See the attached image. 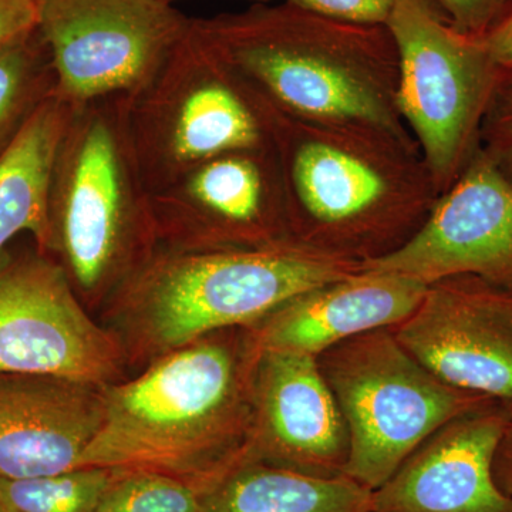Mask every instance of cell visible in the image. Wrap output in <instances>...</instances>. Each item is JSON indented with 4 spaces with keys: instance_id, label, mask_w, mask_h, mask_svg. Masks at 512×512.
Masks as SVG:
<instances>
[{
    "instance_id": "obj_1",
    "label": "cell",
    "mask_w": 512,
    "mask_h": 512,
    "mask_svg": "<svg viewBox=\"0 0 512 512\" xmlns=\"http://www.w3.org/2000/svg\"><path fill=\"white\" fill-rule=\"evenodd\" d=\"M255 359L245 328L222 330L107 384L77 467L153 471L210 491L249 460Z\"/></svg>"
},
{
    "instance_id": "obj_2",
    "label": "cell",
    "mask_w": 512,
    "mask_h": 512,
    "mask_svg": "<svg viewBox=\"0 0 512 512\" xmlns=\"http://www.w3.org/2000/svg\"><path fill=\"white\" fill-rule=\"evenodd\" d=\"M261 101L295 241L366 262L416 234L439 198L416 144L372 128L302 119Z\"/></svg>"
},
{
    "instance_id": "obj_3",
    "label": "cell",
    "mask_w": 512,
    "mask_h": 512,
    "mask_svg": "<svg viewBox=\"0 0 512 512\" xmlns=\"http://www.w3.org/2000/svg\"><path fill=\"white\" fill-rule=\"evenodd\" d=\"M192 28L285 113L416 144L397 107L399 59L386 26L340 22L284 2L194 18Z\"/></svg>"
},
{
    "instance_id": "obj_4",
    "label": "cell",
    "mask_w": 512,
    "mask_h": 512,
    "mask_svg": "<svg viewBox=\"0 0 512 512\" xmlns=\"http://www.w3.org/2000/svg\"><path fill=\"white\" fill-rule=\"evenodd\" d=\"M360 268L295 239L251 249L158 245L110 296L114 333L126 356L154 362L212 333L249 328L299 293Z\"/></svg>"
},
{
    "instance_id": "obj_5",
    "label": "cell",
    "mask_w": 512,
    "mask_h": 512,
    "mask_svg": "<svg viewBox=\"0 0 512 512\" xmlns=\"http://www.w3.org/2000/svg\"><path fill=\"white\" fill-rule=\"evenodd\" d=\"M127 97L73 107L53 163L45 254L84 303L109 299L158 247Z\"/></svg>"
},
{
    "instance_id": "obj_6",
    "label": "cell",
    "mask_w": 512,
    "mask_h": 512,
    "mask_svg": "<svg viewBox=\"0 0 512 512\" xmlns=\"http://www.w3.org/2000/svg\"><path fill=\"white\" fill-rule=\"evenodd\" d=\"M349 436L343 476L376 491L448 421L497 404L439 379L392 328L345 340L318 356Z\"/></svg>"
},
{
    "instance_id": "obj_7",
    "label": "cell",
    "mask_w": 512,
    "mask_h": 512,
    "mask_svg": "<svg viewBox=\"0 0 512 512\" xmlns=\"http://www.w3.org/2000/svg\"><path fill=\"white\" fill-rule=\"evenodd\" d=\"M386 28L399 59L397 107L440 195L480 148L504 69L483 37L458 32L433 0H397Z\"/></svg>"
},
{
    "instance_id": "obj_8",
    "label": "cell",
    "mask_w": 512,
    "mask_h": 512,
    "mask_svg": "<svg viewBox=\"0 0 512 512\" xmlns=\"http://www.w3.org/2000/svg\"><path fill=\"white\" fill-rule=\"evenodd\" d=\"M128 128L151 194L211 158L269 144L261 97L194 28L153 82L130 99Z\"/></svg>"
},
{
    "instance_id": "obj_9",
    "label": "cell",
    "mask_w": 512,
    "mask_h": 512,
    "mask_svg": "<svg viewBox=\"0 0 512 512\" xmlns=\"http://www.w3.org/2000/svg\"><path fill=\"white\" fill-rule=\"evenodd\" d=\"M36 28L72 107L133 99L188 36L192 19L165 0H36Z\"/></svg>"
},
{
    "instance_id": "obj_10",
    "label": "cell",
    "mask_w": 512,
    "mask_h": 512,
    "mask_svg": "<svg viewBox=\"0 0 512 512\" xmlns=\"http://www.w3.org/2000/svg\"><path fill=\"white\" fill-rule=\"evenodd\" d=\"M126 357L116 333L90 318L62 266L33 239L0 252V373L107 386Z\"/></svg>"
},
{
    "instance_id": "obj_11",
    "label": "cell",
    "mask_w": 512,
    "mask_h": 512,
    "mask_svg": "<svg viewBox=\"0 0 512 512\" xmlns=\"http://www.w3.org/2000/svg\"><path fill=\"white\" fill-rule=\"evenodd\" d=\"M151 205L163 247L251 249L293 239L269 144L204 161L153 192Z\"/></svg>"
},
{
    "instance_id": "obj_12",
    "label": "cell",
    "mask_w": 512,
    "mask_h": 512,
    "mask_svg": "<svg viewBox=\"0 0 512 512\" xmlns=\"http://www.w3.org/2000/svg\"><path fill=\"white\" fill-rule=\"evenodd\" d=\"M362 269L426 286L473 275L512 291V181L478 148L416 234Z\"/></svg>"
},
{
    "instance_id": "obj_13",
    "label": "cell",
    "mask_w": 512,
    "mask_h": 512,
    "mask_svg": "<svg viewBox=\"0 0 512 512\" xmlns=\"http://www.w3.org/2000/svg\"><path fill=\"white\" fill-rule=\"evenodd\" d=\"M397 340L430 372L512 414V291L473 275L427 286Z\"/></svg>"
},
{
    "instance_id": "obj_14",
    "label": "cell",
    "mask_w": 512,
    "mask_h": 512,
    "mask_svg": "<svg viewBox=\"0 0 512 512\" xmlns=\"http://www.w3.org/2000/svg\"><path fill=\"white\" fill-rule=\"evenodd\" d=\"M255 357L249 460L313 476H343L348 429L318 357L281 350Z\"/></svg>"
},
{
    "instance_id": "obj_15",
    "label": "cell",
    "mask_w": 512,
    "mask_h": 512,
    "mask_svg": "<svg viewBox=\"0 0 512 512\" xmlns=\"http://www.w3.org/2000/svg\"><path fill=\"white\" fill-rule=\"evenodd\" d=\"M511 420L493 404L448 421L373 491L372 512H512L493 476Z\"/></svg>"
},
{
    "instance_id": "obj_16",
    "label": "cell",
    "mask_w": 512,
    "mask_h": 512,
    "mask_svg": "<svg viewBox=\"0 0 512 512\" xmlns=\"http://www.w3.org/2000/svg\"><path fill=\"white\" fill-rule=\"evenodd\" d=\"M104 386L0 373V478L55 476L79 466L99 431Z\"/></svg>"
},
{
    "instance_id": "obj_17",
    "label": "cell",
    "mask_w": 512,
    "mask_h": 512,
    "mask_svg": "<svg viewBox=\"0 0 512 512\" xmlns=\"http://www.w3.org/2000/svg\"><path fill=\"white\" fill-rule=\"evenodd\" d=\"M426 289L403 276L360 269L299 293L245 328L249 346L255 356L281 350L318 357L355 336L400 325Z\"/></svg>"
},
{
    "instance_id": "obj_18",
    "label": "cell",
    "mask_w": 512,
    "mask_h": 512,
    "mask_svg": "<svg viewBox=\"0 0 512 512\" xmlns=\"http://www.w3.org/2000/svg\"><path fill=\"white\" fill-rule=\"evenodd\" d=\"M72 113L73 107L55 94L0 160V252L20 235L45 252L50 175Z\"/></svg>"
},
{
    "instance_id": "obj_19",
    "label": "cell",
    "mask_w": 512,
    "mask_h": 512,
    "mask_svg": "<svg viewBox=\"0 0 512 512\" xmlns=\"http://www.w3.org/2000/svg\"><path fill=\"white\" fill-rule=\"evenodd\" d=\"M372 504L373 491L352 478L245 460L207 491L202 512H372Z\"/></svg>"
},
{
    "instance_id": "obj_20",
    "label": "cell",
    "mask_w": 512,
    "mask_h": 512,
    "mask_svg": "<svg viewBox=\"0 0 512 512\" xmlns=\"http://www.w3.org/2000/svg\"><path fill=\"white\" fill-rule=\"evenodd\" d=\"M55 94L52 57L36 26L0 45V160Z\"/></svg>"
},
{
    "instance_id": "obj_21",
    "label": "cell",
    "mask_w": 512,
    "mask_h": 512,
    "mask_svg": "<svg viewBox=\"0 0 512 512\" xmlns=\"http://www.w3.org/2000/svg\"><path fill=\"white\" fill-rule=\"evenodd\" d=\"M111 470L77 467L55 476L3 480L0 504L6 512H97Z\"/></svg>"
},
{
    "instance_id": "obj_22",
    "label": "cell",
    "mask_w": 512,
    "mask_h": 512,
    "mask_svg": "<svg viewBox=\"0 0 512 512\" xmlns=\"http://www.w3.org/2000/svg\"><path fill=\"white\" fill-rule=\"evenodd\" d=\"M207 491L143 470H111L97 512H202Z\"/></svg>"
},
{
    "instance_id": "obj_23",
    "label": "cell",
    "mask_w": 512,
    "mask_h": 512,
    "mask_svg": "<svg viewBox=\"0 0 512 512\" xmlns=\"http://www.w3.org/2000/svg\"><path fill=\"white\" fill-rule=\"evenodd\" d=\"M480 148L512 181V69L504 70L481 127Z\"/></svg>"
},
{
    "instance_id": "obj_24",
    "label": "cell",
    "mask_w": 512,
    "mask_h": 512,
    "mask_svg": "<svg viewBox=\"0 0 512 512\" xmlns=\"http://www.w3.org/2000/svg\"><path fill=\"white\" fill-rule=\"evenodd\" d=\"M293 6L340 20L366 26H386L397 0H284Z\"/></svg>"
},
{
    "instance_id": "obj_25",
    "label": "cell",
    "mask_w": 512,
    "mask_h": 512,
    "mask_svg": "<svg viewBox=\"0 0 512 512\" xmlns=\"http://www.w3.org/2000/svg\"><path fill=\"white\" fill-rule=\"evenodd\" d=\"M451 25L468 36L483 37L505 13L512 0H433Z\"/></svg>"
},
{
    "instance_id": "obj_26",
    "label": "cell",
    "mask_w": 512,
    "mask_h": 512,
    "mask_svg": "<svg viewBox=\"0 0 512 512\" xmlns=\"http://www.w3.org/2000/svg\"><path fill=\"white\" fill-rule=\"evenodd\" d=\"M36 22V0H0V45L35 28Z\"/></svg>"
},
{
    "instance_id": "obj_27",
    "label": "cell",
    "mask_w": 512,
    "mask_h": 512,
    "mask_svg": "<svg viewBox=\"0 0 512 512\" xmlns=\"http://www.w3.org/2000/svg\"><path fill=\"white\" fill-rule=\"evenodd\" d=\"M488 53L501 69H512V6L483 36Z\"/></svg>"
},
{
    "instance_id": "obj_28",
    "label": "cell",
    "mask_w": 512,
    "mask_h": 512,
    "mask_svg": "<svg viewBox=\"0 0 512 512\" xmlns=\"http://www.w3.org/2000/svg\"><path fill=\"white\" fill-rule=\"evenodd\" d=\"M493 476L501 493L512 501V420L495 450Z\"/></svg>"
},
{
    "instance_id": "obj_29",
    "label": "cell",
    "mask_w": 512,
    "mask_h": 512,
    "mask_svg": "<svg viewBox=\"0 0 512 512\" xmlns=\"http://www.w3.org/2000/svg\"><path fill=\"white\" fill-rule=\"evenodd\" d=\"M165 2L168 3H174L175 0H165ZM255 3H271L272 0H254Z\"/></svg>"
},
{
    "instance_id": "obj_30",
    "label": "cell",
    "mask_w": 512,
    "mask_h": 512,
    "mask_svg": "<svg viewBox=\"0 0 512 512\" xmlns=\"http://www.w3.org/2000/svg\"><path fill=\"white\" fill-rule=\"evenodd\" d=\"M0 512H6L5 508H3V505L0 504Z\"/></svg>"
}]
</instances>
